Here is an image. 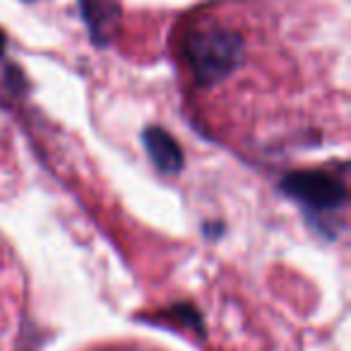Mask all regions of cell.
I'll use <instances>...</instances> for the list:
<instances>
[{
  "label": "cell",
  "mask_w": 351,
  "mask_h": 351,
  "mask_svg": "<svg viewBox=\"0 0 351 351\" xmlns=\"http://www.w3.org/2000/svg\"><path fill=\"white\" fill-rule=\"evenodd\" d=\"M101 351H159V349H147V346H111V349Z\"/></svg>",
  "instance_id": "3957f363"
},
{
  "label": "cell",
  "mask_w": 351,
  "mask_h": 351,
  "mask_svg": "<svg viewBox=\"0 0 351 351\" xmlns=\"http://www.w3.org/2000/svg\"><path fill=\"white\" fill-rule=\"evenodd\" d=\"M173 60L193 123L263 164L349 140V46L332 0H207L181 17Z\"/></svg>",
  "instance_id": "6da1fadb"
},
{
  "label": "cell",
  "mask_w": 351,
  "mask_h": 351,
  "mask_svg": "<svg viewBox=\"0 0 351 351\" xmlns=\"http://www.w3.org/2000/svg\"><path fill=\"white\" fill-rule=\"evenodd\" d=\"M27 315V274L17 253L0 236V351H15Z\"/></svg>",
  "instance_id": "7a4b0ae2"
}]
</instances>
